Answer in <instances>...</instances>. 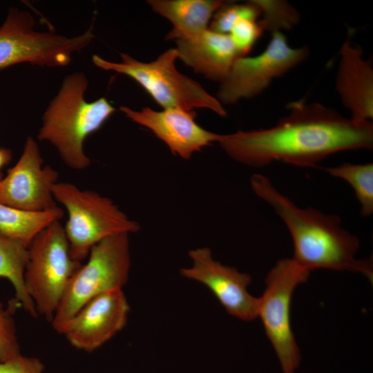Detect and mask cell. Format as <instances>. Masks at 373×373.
<instances>
[{"mask_svg":"<svg viewBox=\"0 0 373 373\" xmlns=\"http://www.w3.org/2000/svg\"><path fill=\"white\" fill-rule=\"evenodd\" d=\"M287 109L288 115L269 128L222 135L218 142L230 157L254 167L276 160L311 167L341 151L372 149L371 121L348 119L305 100L288 104Z\"/></svg>","mask_w":373,"mask_h":373,"instance_id":"obj_1","label":"cell"},{"mask_svg":"<svg viewBox=\"0 0 373 373\" xmlns=\"http://www.w3.org/2000/svg\"><path fill=\"white\" fill-rule=\"evenodd\" d=\"M250 184L254 193L272 207L288 229L294 244L291 259L299 267L309 272L328 269L360 273L372 282V259L356 257L359 239L341 227L338 216L296 206L262 174L254 173Z\"/></svg>","mask_w":373,"mask_h":373,"instance_id":"obj_2","label":"cell"},{"mask_svg":"<svg viewBox=\"0 0 373 373\" xmlns=\"http://www.w3.org/2000/svg\"><path fill=\"white\" fill-rule=\"evenodd\" d=\"M87 86L84 73L67 76L44 112L38 133V139L53 145L64 162L74 170H83L90 164L84 142L115 111L104 97L87 102L84 99Z\"/></svg>","mask_w":373,"mask_h":373,"instance_id":"obj_3","label":"cell"},{"mask_svg":"<svg viewBox=\"0 0 373 373\" xmlns=\"http://www.w3.org/2000/svg\"><path fill=\"white\" fill-rule=\"evenodd\" d=\"M120 56V63L106 60L96 55L92 60L101 69L113 70L134 79L164 109L191 111L193 108H207L221 117L227 115L216 97L198 82L178 72L175 65L178 58L175 48L168 49L155 60L148 63L140 61L126 53H121Z\"/></svg>","mask_w":373,"mask_h":373,"instance_id":"obj_4","label":"cell"},{"mask_svg":"<svg viewBox=\"0 0 373 373\" xmlns=\"http://www.w3.org/2000/svg\"><path fill=\"white\" fill-rule=\"evenodd\" d=\"M55 201L68 213L64 227L70 254L82 262L100 241L117 234L135 233L139 224L130 219L108 198L82 190L68 182H56L52 188Z\"/></svg>","mask_w":373,"mask_h":373,"instance_id":"obj_5","label":"cell"},{"mask_svg":"<svg viewBox=\"0 0 373 373\" xmlns=\"http://www.w3.org/2000/svg\"><path fill=\"white\" fill-rule=\"evenodd\" d=\"M128 235L108 237L91 248L86 262L82 264L69 281L50 322L57 333L62 334L91 298L125 285L131 267Z\"/></svg>","mask_w":373,"mask_h":373,"instance_id":"obj_6","label":"cell"},{"mask_svg":"<svg viewBox=\"0 0 373 373\" xmlns=\"http://www.w3.org/2000/svg\"><path fill=\"white\" fill-rule=\"evenodd\" d=\"M28 249L25 286L37 314L51 322L69 281L82 263L73 258L59 220L41 230Z\"/></svg>","mask_w":373,"mask_h":373,"instance_id":"obj_7","label":"cell"},{"mask_svg":"<svg viewBox=\"0 0 373 373\" xmlns=\"http://www.w3.org/2000/svg\"><path fill=\"white\" fill-rule=\"evenodd\" d=\"M34 26L30 12L9 10L0 27V69L22 63L48 67L66 66L73 53L87 47L95 37L93 26L72 37L36 31Z\"/></svg>","mask_w":373,"mask_h":373,"instance_id":"obj_8","label":"cell"},{"mask_svg":"<svg viewBox=\"0 0 373 373\" xmlns=\"http://www.w3.org/2000/svg\"><path fill=\"white\" fill-rule=\"evenodd\" d=\"M310 272L291 258L278 260L265 278L258 298V317L280 363L283 373H295L301 356L291 326V304L296 287L306 282Z\"/></svg>","mask_w":373,"mask_h":373,"instance_id":"obj_9","label":"cell"},{"mask_svg":"<svg viewBox=\"0 0 373 373\" xmlns=\"http://www.w3.org/2000/svg\"><path fill=\"white\" fill-rule=\"evenodd\" d=\"M307 47L292 48L281 32L271 34L266 48L254 57H239L221 83L217 99L231 104L262 93L273 79L303 62L309 55Z\"/></svg>","mask_w":373,"mask_h":373,"instance_id":"obj_10","label":"cell"},{"mask_svg":"<svg viewBox=\"0 0 373 373\" xmlns=\"http://www.w3.org/2000/svg\"><path fill=\"white\" fill-rule=\"evenodd\" d=\"M43 163L37 143L28 137L19 159L6 176L0 179V203L32 212L57 207L52 188L59 175Z\"/></svg>","mask_w":373,"mask_h":373,"instance_id":"obj_11","label":"cell"},{"mask_svg":"<svg viewBox=\"0 0 373 373\" xmlns=\"http://www.w3.org/2000/svg\"><path fill=\"white\" fill-rule=\"evenodd\" d=\"M189 256L192 265L180 269L183 277L205 285L230 315L245 321L258 317V298L247 290L249 274L215 260L208 247L192 249Z\"/></svg>","mask_w":373,"mask_h":373,"instance_id":"obj_12","label":"cell"},{"mask_svg":"<svg viewBox=\"0 0 373 373\" xmlns=\"http://www.w3.org/2000/svg\"><path fill=\"white\" fill-rule=\"evenodd\" d=\"M129 311L122 289L106 291L84 305L61 334L73 347L92 352L126 326Z\"/></svg>","mask_w":373,"mask_h":373,"instance_id":"obj_13","label":"cell"},{"mask_svg":"<svg viewBox=\"0 0 373 373\" xmlns=\"http://www.w3.org/2000/svg\"><path fill=\"white\" fill-rule=\"evenodd\" d=\"M119 109L131 121L152 131L173 154L185 160L211 143L218 142L222 136L198 124L195 112L192 111L166 108L157 111L149 107L135 111L127 106Z\"/></svg>","mask_w":373,"mask_h":373,"instance_id":"obj_14","label":"cell"},{"mask_svg":"<svg viewBox=\"0 0 373 373\" xmlns=\"http://www.w3.org/2000/svg\"><path fill=\"white\" fill-rule=\"evenodd\" d=\"M336 89L344 106L356 121L373 118V68L362 48L347 40L339 51Z\"/></svg>","mask_w":373,"mask_h":373,"instance_id":"obj_15","label":"cell"},{"mask_svg":"<svg viewBox=\"0 0 373 373\" xmlns=\"http://www.w3.org/2000/svg\"><path fill=\"white\" fill-rule=\"evenodd\" d=\"M175 41L178 58L186 66L206 78L221 83L240 57L228 35L209 28L193 38Z\"/></svg>","mask_w":373,"mask_h":373,"instance_id":"obj_16","label":"cell"},{"mask_svg":"<svg viewBox=\"0 0 373 373\" xmlns=\"http://www.w3.org/2000/svg\"><path fill=\"white\" fill-rule=\"evenodd\" d=\"M153 10L173 25L166 39H187L206 30L216 12L226 2L220 0H149Z\"/></svg>","mask_w":373,"mask_h":373,"instance_id":"obj_17","label":"cell"},{"mask_svg":"<svg viewBox=\"0 0 373 373\" xmlns=\"http://www.w3.org/2000/svg\"><path fill=\"white\" fill-rule=\"evenodd\" d=\"M64 216L58 206L40 211H27L0 203V233L29 246L33 238L44 228Z\"/></svg>","mask_w":373,"mask_h":373,"instance_id":"obj_18","label":"cell"},{"mask_svg":"<svg viewBox=\"0 0 373 373\" xmlns=\"http://www.w3.org/2000/svg\"><path fill=\"white\" fill-rule=\"evenodd\" d=\"M28 260V246L22 242L0 233V278L8 279L15 291V300L30 316L36 317L35 305L24 283Z\"/></svg>","mask_w":373,"mask_h":373,"instance_id":"obj_19","label":"cell"},{"mask_svg":"<svg viewBox=\"0 0 373 373\" xmlns=\"http://www.w3.org/2000/svg\"><path fill=\"white\" fill-rule=\"evenodd\" d=\"M332 176L346 181L354 189L361 207V215L373 213V164L343 163L325 169Z\"/></svg>","mask_w":373,"mask_h":373,"instance_id":"obj_20","label":"cell"},{"mask_svg":"<svg viewBox=\"0 0 373 373\" xmlns=\"http://www.w3.org/2000/svg\"><path fill=\"white\" fill-rule=\"evenodd\" d=\"M261 11L259 21L263 30L274 33L282 30H289L299 20L298 11L285 1L254 0Z\"/></svg>","mask_w":373,"mask_h":373,"instance_id":"obj_21","label":"cell"},{"mask_svg":"<svg viewBox=\"0 0 373 373\" xmlns=\"http://www.w3.org/2000/svg\"><path fill=\"white\" fill-rule=\"evenodd\" d=\"M261 11L254 1L245 3H224L213 15L210 28L212 31L228 35L233 23L242 17L258 20Z\"/></svg>","mask_w":373,"mask_h":373,"instance_id":"obj_22","label":"cell"},{"mask_svg":"<svg viewBox=\"0 0 373 373\" xmlns=\"http://www.w3.org/2000/svg\"><path fill=\"white\" fill-rule=\"evenodd\" d=\"M17 306L20 305L15 299L9 307H6L0 301V362L6 361L21 354L13 318Z\"/></svg>","mask_w":373,"mask_h":373,"instance_id":"obj_23","label":"cell"},{"mask_svg":"<svg viewBox=\"0 0 373 373\" xmlns=\"http://www.w3.org/2000/svg\"><path fill=\"white\" fill-rule=\"evenodd\" d=\"M259 21L248 17L238 19L228 35L240 57L246 56L263 32Z\"/></svg>","mask_w":373,"mask_h":373,"instance_id":"obj_24","label":"cell"},{"mask_svg":"<svg viewBox=\"0 0 373 373\" xmlns=\"http://www.w3.org/2000/svg\"><path fill=\"white\" fill-rule=\"evenodd\" d=\"M44 365L35 357L21 354L3 362H0V373H43Z\"/></svg>","mask_w":373,"mask_h":373,"instance_id":"obj_25","label":"cell"},{"mask_svg":"<svg viewBox=\"0 0 373 373\" xmlns=\"http://www.w3.org/2000/svg\"><path fill=\"white\" fill-rule=\"evenodd\" d=\"M11 157L12 153L9 149L0 148V179L3 178L1 169L9 163Z\"/></svg>","mask_w":373,"mask_h":373,"instance_id":"obj_26","label":"cell"}]
</instances>
